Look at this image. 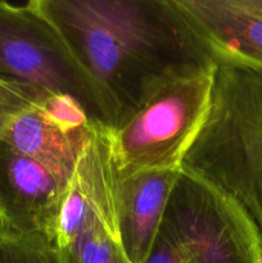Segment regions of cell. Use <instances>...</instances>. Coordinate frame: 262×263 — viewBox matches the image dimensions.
Masks as SVG:
<instances>
[{
  "mask_svg": "<svg viewBox=\"0 0 262 263\" xmlns=\"http://www.w3.org/2000/svg\"><path fill=\"white\" fill-rule=\"evenodd\" d=\"M48 91L0 80V141L71 181L98 131H73L44 108Z\"/></svg>",
  "mask_w": 262,
  "mask_h": 263,
  "instance_id": "obj_7",
  "label": "cell"
},
{
  "mask_svg": "<svg viewBox=\"0 0 262 263\" xmlns=\"http://www.w3.org/2000/svg\"><path fill=\"white\" fill-rule=\"evenodd\" d=\"M0 263H54L43 236L23 235L0 225Z\"/></svg>",
  "mask_w": 262,
  "mask_h": 263,
  "instance_id": "obj_11",
  "label": "cell"
},
{
  "mask_svg": "<svg viewBox=\"0 0 262 263\" xmlns=\"http://www.w3.org/2000/svg\"><path fill=\"white\" fill-rule=\"evenodd\" d=\"M69 181L0 141V225L45 236Z\"/></svg>",
  "mask_w": 262,
  "mask_h": 263,
  "instance_id": "obj_9",
  "label": "cell"
},
{
  "mask_svg": "<svg viewBox=\"0 0 262 263\" xmlns=\"http://www.w3.org/2000/svg\"><path fill=\"white\" fill-rule=\"evenodd\" d=\"M32 3L113 105L116 127L164 85L216 66L175 0Z\"/></svg>",
  "mask_w": 262,
  "mask_h": 263,
  "instance_id": "obj_1",
  "label": "cell"
},
{
  "mask_svg": "<svg viewBox=\"0 0 262 263\" xmlns=\"http://www.w3.org/2000/svg\"><path fill=\"white\" fill-rule=\"evenodd\" d=\"M115 164L105 130L98 131L44 239L54 263H130L116 221Z\"/></svg>",
  "mask_w": 262,
  "mask_h": 263,
  "instance_id": "obj_6",
  "label": "cell"
},
{
  "mask_svg": "<svg viewBox=\"0 0 262 263\" xmlns=\"http://www.w3.org/2000/svg\"><path fill=\"white\" fill-rule=\"evenodd\" d=\"M180 170L235 200L262 233V73L216 64L207 115Z\"/></svg>",
  "mask_w": 262,
  "mask_h": 263,
  "instance_id": "obj_2",
  "label": "cell"
},
{
  "mask_svg": "<svg viewBox=\"0 0 262 263\" xmlns=\"http://www.w3.org/2000/svg\"><path fill=\"white\" fill-rule=\"evenodd\" d=\"M116 221L130 263H143L161 226L180 170H143L118 174L115 168Z\"/></svg>",
  "mask_w": 262,
  "mask_h": 263,
  "instance_id": "obj_10",
  "label": "cell"
},
{
  "mask_svg": "<svg viewBox=\"0 0 262 263\" xmlns=\"http://www.w3.org/2000/svg\"><path fill=\"white\" fill-rule=\"evenodd\" d=\"M215 64L262 73V0H175Z\"/></svg>",
  "mask_w": 262,
  "mask_h": 263,
  "instance_id": "obj_8",
  "label": "cell"
},
{
  "mask_svg": "<svg viewBox=\"0 0 262 263\" xmlns=\"http://www.w3.org/2000/svg\"><path fill=\"white\" fill-rule=\"evenodd\" d=\"M213 69L164 85L131 117L105 130L118 174L180 170L207 115Z\"/></svg>",
  "mask_w": 262,
  "mask_h": 263,
  "instance_id": "obj_4",
  "label": "cell"
},
{
  "mask_svg": "<svg viewBox=\"0 0 262 263\" xmlns=\"http://www.w3.org/2000/svg\"><path fill=\"white\" fill-rule=\"evenodd\" d=\"M159 231L182 263H262V233L235 202L180 170Z\"/></svg>",
  "mask_w": 262,
  "mask_h": 263,
  "instance_id": "obj_5",
  "label": "cell"
},
{
  "mask_svg": "<svg viewBox=\"0 0 262 263\" xmlns=\"http://www.w3.org/2000/svg\"><path fill=\"white\" fill-rule=\"evenodd\" d=\"M0 80L66 95L99 127L117 125L113 105L32 2H0Z\"/></svg>",
  "mask_w": 262,
  "mask_h": 263,
  "instance_id": "obj_3",
  "label": "cell"
}]
</instances>
